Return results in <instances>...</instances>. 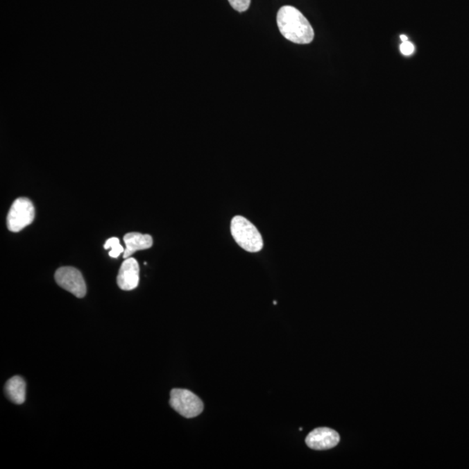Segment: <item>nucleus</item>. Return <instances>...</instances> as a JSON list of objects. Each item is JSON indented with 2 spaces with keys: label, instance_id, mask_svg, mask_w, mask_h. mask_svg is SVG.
<instances>
[{
  "label": "nucleus",
  "instance_id": "f257e3e1",
  "mask_svg": "<svg viewBox=\"0 0 469 469\" xmlns=\"http://www.w3.org/2000/svg\"><path fill=\"white\" fill-rule=\"evenodd\" d=\"M277 22L282 35L293 43L309 44L315 37V33L309 20L299 10L293 6H282L278 12Z\"/></svg>",
  "mask_w": 469,
  "mask_h": 469
},
{
  "label": "nucleus",
  "instance_id": "f03ea898",
  "mask_svg": "<svg viewBox=\"0 0 469 469\" xmlns=\"http://www.w3.org/2000/svg\"><path fill=\"white\" fill-rule=\"evenodd\" d=\"M231 235L237 244L250 253L263 250L264 240L259 230L246 217L235 216L230 224Z\"/></svg>",
  "mask_w": 469,
  "mask_h": 469
},
{
  "label": "nucleus",
  "instance_id": "7ed1b4c3",
  "mask_svg": "<svg viewBox=\"0 0 469 469\" xmlns=\"http://www.w3.org/2000/svg\"><path fill=\"white\" fill-rule=\"evenodd\" d=\"M170 405L185 418H194L203 410L202 400L187 389H174L171 392Z\"/></svg>",
  "mask_w": 469,
  "mask_h": 469
},
{
  "label": "nucleus",
  "instance_id": "20e7f679",
  "mask_svg": "<svg viewBox=\"0 0 469 469\" xmlns=\"http://www.w3.org/2000/svg\"><path fill=\"white\" fill-rule=\"evenodd\" d=\"M35 216V210L28 198L16 199L9 210L8 227L12 232H19L24 228L30 225Z\"/></svg>",
  "mask_w": 469,
  "mask_h": 469
},
{
  "label": "nucleus",
  "instance_id": "39448f33",
  "mask_svg": "<svg viewBox=\"0 0 469 469\" xmlns=\"http://www.w3.org/2000/svg\"><path fill=\"white\" fill-rule=\"evenodd\" d=\"M55 280L61 288L78 298L86 294V284L81 272L74 267H62L55 273Z\"/></svg>",
  "mask_w": 469,
  "mask_h": 469
},
{
  "label": "nucleus",
  "instance_id": "423d86ee",
  "mask_svg": "<svg viewBox=\"0 0 469 469\" xmlns=\"http://www.w3.org/2000/svg\"><path fill=\"white\" fill-rule=\"evenodd\" d=\"M307 446L314 450H331L339 443V434L329 427H318L306 437Z\"/></svg>",
  "mask_w": 469,
  "mask_h": 469
},
{
  "label": "nucleus",
  "instance_id": "0eeeda50",
  "mask_svg": "<svg viewBox=\"0 0 469 469\" xmlns=\"http://www.w3.org/2000/svg\"><path fill=\"white\" fill-rule=\"evenodd\" d=\"M117 285L123 291H133L139 282V265L133 257L127 258L120 267Z\"/></svg>",
  "mask_w": 469,
  "mask_h": 469
},
{
  "label": "nucleus",
  "instance_id": "6e6552de",
  "mask_svg": "<svg viewBox=\"0 0 469 469\" xmlns=\"http://www.w3.org/2000/svg\"><path fill=\"white\" fill-rule=\"evenodd\" d=\"M126 248L123 253V258H129L136 251L150 249L153 244V237L150 235L140 233H128L123 237Z\"/></svg>",
  "mask_w": 469,
  "mask_h": 469
},
{
  "label": "nucleus",
  "instance_id": "1a4fd4ad",
  "mask_svg": "<svg viewBox=\"0 0 469 469\" xmlns=\"http://www.w3.org/2000/svg\"><path fill=\"white\" fill-rule=\"evenodd\" d=\"M5 391L8 398L15 404H22L25 402L26 382L19 375H16L6 382Z\"/></svg>",
  "mask_w": 469,
  "mask_h": 469
},
{
  "label": "nucleus",
  "instance_id": "9d476101",
  "mask_svg": "<svg viewBox=\"0 0 469 469\" xmlns=\"http://www.w3.org/2000/svg\"><path fill=\"white\" fill-rule=\"evenodd\" d=\"M103 247L105 250L112 249L109 253L110 257L117 258L120 256V254L125 253V249L120 244L119 239L117 237H112V239L107 240Z\"/></svg>",
  "mask_w": 469,
  "mask_h": 469
},
{
  "label": "nucleus",
  "instance_id": "9b49d317",
  "mask_svg": "<svg viewBox=\"0 0 469 469\" xmlns=\"http://www.w3.org/2000/svg\"><path fill=\"white\" fill-rule=\"evenodd\" d=\"M251 0H229L230 4L232 8L239 12L247 11L250 6Z\"/></svg>",
  "mask_w": 469,
  "mask_h": 469
},
{
  "label": "nucleus",
  "instance_id": "f8f14e48",
  "mask_svg": "<svg viewBox=\"0 0 469 469\" xmlns=\"http://www.w3.org/2000/svg\"><path fill=\"white\" fill-rule=\"evenodd\" d=\"M400 50H401V53L404 56H409V55H412L413 51H415V46L408 40L406 42H402L401 46H400Z\"/></svg>",
  "mask_w": 469,
  "mask_h": 469
},
{
  "label": "nucleus",
  "instance_id": "ddd939ff",
  "mask_svg": "<svg viewBox=\"0 0 469 469\" xmlns=\"http://www.w3.org/2000/svg\"><path fill=\"white\" fill-rule=\"evenodd\" d=\"M401 40L402 42H406V41H408V37L405 35H401Z\"/></svg>",
  "mask_w": 469,
  "mask_h": 469
}]
</instances>
